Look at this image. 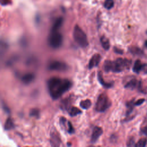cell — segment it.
Returning <instances> with one entry per match:
<instances>
[{"label": "cell", "mask_w": 147, "mask_h": 147, "mask_svg": "<svg viewBox=\"0 0 147 147\" xmlns=\"http://www.w3.org/2000/svg\"><path fill=\"white\" fill-rule=\"evenodd\" d=\"M146 144H147V140L145 138H143L138 140V141L135 144V146L144 147L146 146Z\"/></svg>", "instance_id": "23"}, {"label": "cell", "mask_w": 147, "mask_h": 147, "mask_svg": "<svg viewBox=\"0 0 147 147\" xmlns=\"http://www.w3.org/2000/svg\"><path fill=\"white\" fill-rule=\"evenodd\" d=\"M142 64L140 60H137L135 62L134 66L133 67V71L137 73L138 74L140 71H141V69H142Z\"/></svg>", "instance_id": "19"}, {"label": "cell", "mask_w": 147, "mask_h": 147, "mask_svg": "<svg viewBox=\"0 0 147 147\" xmlns=\"http://www.w3.org/2000/svg\"><path fill=\"white\" fill-rule=\"evenodd\" d=\"M15 127V125L11 117L8 118L6 120L5 125H4V129L5 130H9L13 129Z\"/></svg>", "instance_id": "16"}, {"label": "cell", "mask_w": 147, "mask_h": 147, "mask_svg": "<svg viewBox=\"0 0 147 147\" xmlns=\"http://www.w3.org/2000/svg\"><path fill=\"white\" fill-rule=\"evenodd\" d=\"M72 82L67 79L58 77L50 78L47 82V88L51 97L58 99L72 87Z\"/></svg>", "instance_id": "1"}, {"label": "cell", "mask_w": 147, "mask_h": 147, "mask_svg": "<svg viewBox=\"0 0 147 147\" xmlns=\"http://www.w3.org/2000/svg\"><path fill=\"white\" fill-rule=\"evenodd\" d=\"M2 106H3V108L4 110L7 113L9 114V113H11V111H10L9 108L8 107V106H7L3 101H2Z\"/></svg>", "instance_id": "27"}, {"label": "cell", "mask_w": 147, "mask_h": 147, "mask_svg": "<svg viewBox=\"0 0 147 147\" xmlns=\"http://www.w3.org/2000/svg\"><path fill=\"white\" fill-rule=\"evenodd\" d=\"M68 113L71 117H75L82 113V111L77 107H71L68 109Z\"/></svg>", "instance_id": "18"}, {"label": "cell", "mask_w": 147, "mask_h": 147, "mask_svg": "<svg viewBox=\"0 0 147 147\" xmlns=\"http://www.w3.org/2000/svg\"><path fill=\"white\" fill-rule=\"evenodd\" d=\"M127 146H135V141H134V139L133 137H131L128 140V141L127 142Z\"/></svg>", "instance_id": "26"}, {"label": "cell", "mask_w": 147, "mask_h": 147, "mask_svg": "<svg viewBox=\"0 0 147 147\" xmlns=\"http://www.w3.org/2000/svg\"><path fill=\"white\" fill-rule=\"evenodd\" d=\"M71 100L70 98H66L63 99L60 103V107L64 110H68V109L71 107Z\"/></svg>", "instance_id": "17"}, {"label": "cell", "mask_w": 147, "mask_h": 147, "mask_svg": "<svg viewBox=\"0 0 147 147\" xmlns=\"http://www.w3.org/2000/svg\"><path fill=\"white\" fill-rule=\"evenodd\" d=\"M141 71H142L144 74H147V63L142 64V67Z\"/></svg>", "instance_id": "29"}, {"label": "cell", "mask_w": 147, "mask_h": 147, "mask_svg": "<svg viewBox=\"0 0 147 147\" xmlns=\"http://www.w3.org/2000/svg\"><path fill=\"white\" fill-rule=\"evenodd\" d=\"M146 34H147V32H146Z\"/></svg>", "instance_id": "34"}, {"label": "cell", "mask_w": 147, "mask_h": 147, "mask_svg": "<svg viewBox=\"0 0 147 147\" xmlns=\"http://www.w3.org/2000/svg\"><path fill=\"white\" fill-rule=\"evenodd\" d=\"M129 51L131 54L136 56H142L144 55L143 51L137 47H131L129 48Z\"/></svg>", "instance_id": "15"}, {"label": "cell", "mask_w": 147, "mask_h": 147, "mask_svg": "<svg viewBox=\"0 0 147 147\" xmlns=\"http://www.w3.org/2000/svg\"><path fill=\"white\" fill-rule=\"evenodd\" d=\"M114 52H115L116 54H123V51L117 47L114 48Z\"/></svg>", "instance_id": "30"}, {"label": "cell", "mask_w": 147, "mask_h": 147, "mask_svg": "<svg viewBox=\"0 0 147 147\" xmlns=\"http://www.w3.org/2000/svg\"><path fill=\"white\" fill-rule=\"evenodd\" d=\"M111 106V102L107 95L105 93L101 94L97 98L95 109L98 112H104Z\"/></svg>", "instance_id": "4"}, {"label": "cell", "mask_w": 147, "mask_h": 147, "mask_svg": "<svg viewBox=\"0 0 147 147\" xmlns=\"http://www.w3.org/2000/svg\"><path fill=\"white\" fill-rule=\"evenodd\" d=\"M30 115L31 117L38 118L40 117V111L38 109H32L30 112Z\"/></svg>", "instance_id": "22"}, {"label": "cell", "mask_w": 147, "mask_h": 147, "mask_svg": "<svg viewBox=\"0 0 147 147\" xmlns=\"http://www.w3.org/2000/svg\"><path fill=\"white\" fill-rule=\"evenodd\" d=\"M114 5L113 0H106L104 3V7L107 9H111Z\"/></svg>", "instance_id": "21"}, {"label": "cell", "mask_w": 147, "mask_h": 147, "mask_svg": "<svg viewBox=\"0 0 147 147\" xmlns=\"http://www.w3.org/2000/svg\"><path fill=\"white\" fill-rule=\"evenodd\" d=\"M141 83L135 78H133L129 81L125 85V87L130 89H134L136 88H140Z\"/></svg>", "instance_id": "10"}, {"label": "cell", "mask_w": 147, "mask_h": 147, "mask_svg": "<svg viewBox=\"0 0 147 147\" xmlns=\"http://www.w3.org/2000/svg\"><path fill=\"white\" fill-rule=\"evenodd\" d=\"M50 143L53 146H59L61 145L62 141L59 133L56 131L52 132L51 133Z\"/></svg>", "instance_id": "7"}, {"label": "cell", "mask_w": 147, "mask_h": 147, "mask_svg": "<svg viewBox=\"0 0 147 147\" xmlns=\"http://www.w3.org/2000/svg\"><path fill=\"white\" fill-rule=\"evenodd\" d=\"M80 106L83 109H88L91 106V102L90 99H86L80 102Z\"/></svg>", "instance_id": "20"}, {"label": "cell", "mask_w": 147, "mask_h": 147, "mask_svg": "<svg viewBox=\"0 0 147 147\" xmlns=\"http://www.w3.org/2000/svg\"><path fill=\"white\" fill-rule=\"evenodd\" d=\"M101 56L99 54H96L94 55L89 61V65H88L89 68L92 69L98 66L101 61Z\"/></svg>", "instance_id": "9"}, {"label": "cell", "mask_w": 147, "mask_h": 147, "mask_svg": "<svg viewBox=\"0 0 147 147\" xmlns=\"http://www.w3.org/2000/svg\"><path fill=\"white\" fill-rule=\"evenodd\" d=\"M131 64L132 62L129 59L119 58L114 61H105L103 68L106 72H120L125 69H129Z\"/></svg>", "instance_id": "2"}, {"label": "cell", "mask_w": 147, "mask_h": 147, "mask_svg": "<svg viewBox=\"0 0 147 147\" xmlns=\"http://www.w3.org/2000/svg\"><path fill=\"white\" fill-rule=\"evenodd\" d=\"M100 42H101V43L102 44V46L103 47V48L105 50H109V48H110V42H109V39L103 36L102 37H101V39H100Z\"/></svg>", "instance_id": "14"}, {"label": "cell", "mask_w": 147, "mask_h": 147, "mask_svg": "<svg viewBox=\"0 0 147 147\" xmlns=\"http://www.w3.org/2000/svg\"><path fill=\"white\" fill-rule=\"evenodd\" d=\"M103 129L99 126H95L93 130V133L91 137V142L93 144L95 143L99 137L102 134Z\"/></svg>", "instance_id": "8"}, {"label": "cell", "mask_w": 147, "mask_h": 147, "mask_svg": "<svg viewBox=\"0 0 147 147\" xmlns=\"http://www.w3.org/2000/svg\"><path fill=\"white\" fill-rule=\"evenodd\" d=\"M48 68L51 71H66L68 67L64 62L55 60L51 62L48 66Z\"/></svg>", "instance_id": "6"}, {"label": "cell", "mask_w": 147, "mask_h": 147, "mask_svg": "<svg viewBox=\"0 0 147 147\" xmlns=\"http://www.w3.org/2000/svg\"><path fill=\"white\" fill-rule=\"evenodd\" d=\"M63 19L62 17H59L54 22L52 27L51 30H54V31L59 30V29L61 28L63 24Z\"/></svg>", "instance_id": "13"}, {"label": "cell", "mask_w": 147, "mask_h": 147, "mask_svg": "<svg viewBox=\"0 0 147 147\" xmlns=\"http://www.w3.org/2000/svg\"><path fill=\"white\" fill-rule=\"evenodd\" d=\"M1 4L3 5H6L9 4V0H1Z\"/></svg>", "instance_id": "32"}, {"label": "cell", "mask_w": 147, "mask_h": 147, "mask_svg": "<svg viewBox=\"0 0 147 147\" xmlns=\"http://www.w3.org/2000/svg\"><path fill=\"white\" fill-rule=\"evenodd\" d=\"M63 40V36L59 32V30H51V33L48 37V44L51 47L54 49L59 48L62 46Z\"/></svg>", "instance_id": "5"}, {"label": "cell", "mask_w": 147, "mask_h": 147, "mask_svg": "<svg viewBox=\"0 0 147 147\" xmlns=\"http://www.w3.org/2000/svg\"><path fill=\"white\" fill-rule=\"evenodd\" d=\"M73 37L75 42L82 48H86L89 46V42L85 32L78 25L75 26L73 31Z\"/></svg>", "instance_id": "3"}, {"label": "cell", "mask_w": 147, "mask_h": 147, "mask_svg": "<svg viewBox=\"0 0 147 147\" xmlns=\"http://www.w3.org/2000/svg\"><path fill=\"white\" fill-rule=\"evenodd\" d=\"M141 133L147 136V127H144L141 129Z\"/></svg>", "instance_id": "31"}, {"label": "cell", "mask_w": 147, "mask_h": 147, "mask_svg": "<svg viewBox=\"0 0 147 147\" xmlns=\"http://www.w3.org/2000/svg\"><path fill=\"white\" fill-rule=\"evenodd\" d=\"M35 79V75L32 73H27L21 77V81L26 85H28L32 82Z\"/></svg>", "instance_id": "11"}, {"label": "cell", "mask_w": 147, "mask_h": 147, "mask_svg": "<svg viewBox=\"0 0 147 147\" xmlns=\"http://www.w3.org/2000/svg\"><path fill=\"white\" fill-rule=\"evenodd\" d=\"M59 122H60V125L61 126V127L62 128H66V118L64 117H60V119H59Z\"/></svg>", "instance_id": "25"}, {"label": "cell", "mask_w": 147, "mask_h": 147, "mask_svg": "<svg viewBox=\"0 0 147 147\" xmlns=\"http://www.w3.org/2000/svg\"><path fill=\"white\" fill-rule=\"evenodd\" d=\"M98 81L99 82V83L105 88H110L113 85V83H108V82H105V81L103 80L102 74L100 71L98 72Z\"/></svg>", "instance_id": "12"}, {"label": "cell", "mask_w": 147, "mask_h": 147, "mask_svg": "<svg viewBox=\"0 0 147 147\" xmlns=\"http://www.w3.org/2000/svg\"><path fill=\"white\" fill-rule=\"evenodd\" d=\"M145 44V47L147 48V40H146V41H145V44Z\"/></svg>", "instance_id": "33"}, {"label": "cell", "mask_w": 147, "mask_h": 147, "mask_svg": "<svg viewBox=\"0 0 147 147\" xmlns=\"http://www.w3.org/2000/svg\"><path fill=\"white\" fill-rule=\"evenodd\" d=\"M144 102H145V99L141 98V99H139L137 101H136L134 102V104H135V106H139V105H142Z\"/></svg>", "instance_id": "28"}, {"label": "cell", "mask_w": 147, "mask_h": 147, "mask_svg": "<svg viewBox=\"0 0 147 147\" xmlns=\"http://www.w3.org/2000/svg\"><path fill=\"white\" fill-rule=\"evenodd\" d=\"M67 132L70 134H72L75 132V130L74 128V126H72L71 122L70 121L68 122V128H67Z\"/></svg>", "instance_id": "24"}]
</instances>
